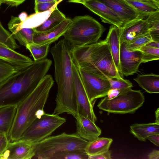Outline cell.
Masks as SVG:
<instances>
[{
  "label": "cell",
  "mask_w": 159,
  "mask_h": 159,
  "mask_svg": "<svg viewBox=\"0 0 159 159\" xmlns=\"http://www.w3.org/2000/svg\"><path fill=\"white\" fill-rule=\"evenodd\" d=\"M149 140L156 146H159V134H154L149 135L147 138Z\"/></svg>",
  "instance_id": "41"
},
{
  "label": "cell",
  "mask_w": 159,
  "mask_h": 159,
  "mask_svg": "<svg viewBox=\"0 0 159 159\" xmlns=\"http://www.w3.org/2000/svg\"><path fill=\"white\" fill-rule=\"evenodd\" d=\"M0 43L14 50L19 48L11 34L4 27L0 21Z\"/></svg>",
  "instance_id": "30"
},
{
  "label": "cell",
  "mask_w": 159,
  "mask_h": 159,
  "mask_svg": "<svg viewBox=\"0 0 159 159\" xmlns=\"http://www.w3.org/2000/svg\"><path fill=\"white\" fill-rule=\"evenodd\" d=\"M21 70L22 69L9 62L0 59V83Z\"/></svg>",
  "instance_id": "33"
},
{
  "label": "cell",
  "mask_w": 159,
  "mask_h": 159,
  "mask_svg": "<svg viewBox=\"0 0 159 159\" xmlns=\"http://www.w3.org/2000/svg\"><path fill=\"white\" fill-rule=\"evenodd\" d=\"M0 59L9 62L20 69L25 68L33 63L29 57L20 53L0 43Z\"/></svg>",
  "instance_id": "19"
},
{
  "label": "cell",
  "mask_w": 159,
  "mask_h": 159,
  "mask_svg": "<svg viewBox=\"0 0 159 159\" xmlns=\"http://www.w3.org/2000/svg\"><path fill=\"white\" fill-rule=\"evenodd\" d=\"M130 132L139 141H145L149 135L159 134V124L155 122L134 124L130 126Z\"/></svg>",
  "instance_id": "21"
},
{
  "label": "cell",
  "mask_w": 159,
  "mask_h": 159,
  "mask_svg": "<svg viewBox=\"0 0 159 159\" xmlns=\"http://www.w3.org/2000/svg\"><path fill=\"white\" fill-rule=\"evenodd\" d=\"M139 86L148 93H159V75L153 73L140 75L134 79Z\"/></svg>",
  "instance_id": "22"
},
{
  "label": "cell",
  "mask_w": 159,
  "mask_h": 159,
  "mask_svg": "<svg viewBox=\"0 0 159 159\" xmlns=\"http://www.w3.org/2000/svg\"><path fill=\"white\" fill-rule=\"evenodd\" d=\"M144 101V96L140 90L130 88L113 98L109 99L105 97L97 106L100 109L109 113L125 114L134 113Z\"/></svg>",
  "instance_id": "7"
},
{
  "label": "cell",
  "mask_w": 159,
  "mask_h": 159,
  "mask_svg": "<svg viewBox=\"0 0 159 159\" xmlns=\"http://www.w3.org/2000/svg\"><path fill=\"white\" fill-rule=\"evenodd\" d=\"M52 63L47 58L34 61L0 83V108L17 107L47 75Z\"/></svg>",
  "instance_id": "2"
},
{
  "label": "cell",
  "mask_w": 159,
  "mask_h": 159,
  "mask_svg": "<svg viewBox=\"0 0 159 159\" xmlns=\"http://www.w3.org/2000/svg\"><path fill=\"white\" fill-rule=\"evenodd\" d=\"M120 29L114 25L110 27L105 40L108 43L115 66L120 76L123 78L120 62Z\"/></svg>",
  "instance_id": "20"
},
{
  "label": "cell",
  "mask_w": 159,
  "mask_h": 159,
  "mask_svg": "<svg viewBox=\"0 0 159 159\" xmlns=\"http://www.w3.org/2000/svg\"><path fill=\"white\" fill-rule=\"evenodd\" d=\"M110 82L111 89H118L125 90L133 86L132 84L130 81L123 78L116 79L114 80L109 78H107Z\"/></svg>",
  "instance_id": "35"
},
{
  "label": "cell",
  "mask_w": 159,
  "mask_h": 159,
  "mask_svg": "<svg viewBox=\"0 0 159 159\" xmlns=\"http://www.w3.org/2000/svg\"><path fill=\"white\" fill-rule=\"evenodd\" d=\"M25 0H0V3H5L13 7H17L22 3Z\"/></svg>",
  "instance_id": "39"
},
{
  "label": "cell",
  "mask_w": 159,
  "mask_h": 159,
  "mask_svg": "<svg viewBox=\"0 0 159 159\" xmlns=\"http://www.w3.org/2000/svg\"><path fill=\"white\" fill-rule=\"evenodd\" d=\"M105 4L126 23L140 17H144L124 0H98Z\"/></svg>",
  "instance_id": "16"
},
{
  "label": "cell",
  "mask_w": 159,
  "mask_h": 159,
  "mask_svg": "<svg viewBox=\"0 0 159 159\" xmlns=\"http://www.w3.org/2000/svg\"><path fill=\"white\" fill-rule=\"evenodd\" d=\"M66 121L56 114L44 113L36 119L26 130L19 139L32 143L39 142L51 135Z\"/></svg>",
  "instance_id": "8"
},
{
  "label": "cell",
  "mask_w": 159,
  "mask_h": 159,
  "mask_svg": "<svg viewBox=\"0 0 159 159\" xmlns=\"http://www.w3.org/2000/svg\"><path fill=\"white\" fill-rule=\"evenodd\" d=\"M57 1V0H34L35 3L39 2H46Z\"/></svg>",
  "instance_id": "47"
},
{
  "label": "cell",
  "mask_w": 159,
  "mask_h": 159,
  "mask_svg": "<svg viewBox=\"0 0 159 159\" xmlns=\"http://www.w3.org/2000/svg\"><path fill=\"white\" fill-rule=\"evenodd\" d=\"M157 5L159 6V0H152Z\"/></svg>",
  "instance_id": "49"
},
{
  "label": "cell",
  "mask_w": 159,
  "mask_h": 159,
  "mask_svg": "<svg viewBox=\"0 0 159 159\" xmlns=\"http://www.w3.org/2000/svg\"><path fill=\"white\" fill-rule=\"evenodd\" d=\"M149 159H159V151L154 149L148 155Z\"/></svg>",
  "instance_id": "42"
},
{
  "label": "cell",
  "mask_w": 159,
  "mask_h": 159,
  "mask_svg": "<svg viewBox=\"0 0 159 159\" xmlns=\"http://www.w3.org/2000/svg\"><path fill=\"white\" fill-rule=\"evenodd\" d=\"M151 41V37L148 32L144 35L126 42V47L130 51L139 50Z\"/></svg>",
  "instance_id": "32"
},
{
  "label": "cell",
  "mask_w": 159,
  "mask_h": 159,
  "mask_svg": "<svg viewBox=\"0 0 159 159\" xmlns=\"http://www.w3.org/2000/svg\"><path fill=\"white\" fill-rule=\"evenodd\" d=\"M73 84L78 113L94 122L97 120L93 110V104L90 101L84 87L79 68L72 60Z\"/></svg>",
  "instance_id": "9"
},
{
  "label": "cell",
  "mask_w": 159,
  "mask_h": 159,
  "mask_svg": "<svg viewBox=\"0 0 159 159\" xmlns=\"http://www.w3.org/2000/svg\"><path fill=\"white\" fill-rule=\"evenodd\" d=\"M34 33V29L24 28L19 30L12 35L20 45L26 47L28 44L33 43Z\"/></svg>",
  "instance_id": "28"
},
{
  "label": "cell",
  "mask_w": 159,
  "mask_h": 159,
  "mask_svg": "<svg viewBox=\"0 0 159 159\" xmlns=\"http://www.w3.org/2000/svg\"><path fill=\"white\" fill-rule=\"evenodd\" d=\"M54 9L30 15L23 21H21L18 17L11 16L8 24V29L12 35L22 28L34 29L36 28L48 19Z\"/></svg>",
  "instance_id": "13"
},
{
  "label": "cell",
  "mask_w": 159,
  "mask_h": 159,
  "mask_svg": "<svg viewBox=\"0 0 159 159\" xmlns=\"http://www.w3.org/2000/svg\"><path fill=\"white\" fill-rule=\"evenodd\" d=\"M50 44L40 45L34 43L28 44L26 47L30 52L34 61H40L46 58L49 51Z\"/></svg>",
  "instance_id": "27"
},
{
  "label": "cell",
  "mask_w": 159,
  "mask_h": 159,
  "mask_svg": "<svg viewBox=\"0 0 159 159\" xmlns=\"http://www.w3.org/2000/svg\"><path fill=\"white\" fill-rule=\"evenodd\" d=\"M113 140L110 138H98L89 142L85 148V152L89 156L99 154L109 150Z\"/></svg>",
  "instance_id": "24"
},
{
  "label": "cell",
  "mask_w": 159,
  "mask_h": 159,
  "mask_svg": "<svg viewBox=\"0 0 159 159\" xmlns=\"http://www.w3.org/2000/svg\"><path fill=\"white\" fill-rule=\"evenodd\" d=\"M79 70L88 98L93 104L94 101L97 99L107 96L108 91L111 89L110 82L107 78L79 68Z\"/></svg>",
  "instance_id": "10"
},
{
  "label": "cell",
  "mask_w": 159,
  "mask_h": 159,
  "mask_svg": "<svg viewBox=\"0 0 159 159\" xmlns=\"http://www.w3.org/2000/svg\"><path fill=\"white\" fill-rule=\"evenodd\" d=\"M149 22L147 17H140L125 24L120 29V42H128L148 32Z\"/></svg>",
  "instance_id": "14"
},
{
  "label": "cell",
  "mask_w": 159,
  "mask_h": 159,
  "mask_svg": "<svg viewBox=\"0 0 159 159\" xmlns=\"http://www.w3.org/2000/svg\"><path fill=\"white\" fill-rule=\"evenodd\" d=\"M111 152L108 150L102 153L95 155L89 156V159H111Z\"/></svg>",
  "instance_id": "38"
},
{
  "label": "cell",
  "mask_w": 159,
  "mask_h": 159,
  "mask_svg": "<svg viewBox=\"0 0 159 159\" xmlns=\"http://www.w3.org/2000/svg\"><path fill=\"white\" fill-rule=\"evenodd\" d=\"M71 52L72 61L79 69L103 78H122L115 66L105 40L95 44L72 47Z\"/></svg>",
  "instance_id": "4"
},
{
  "label": "cell",
  "mask_w": 159,
  "mask_h": 159,
  "mask_svg": "<svg viewBox=\"0 0 159 159\" xmlns=\"http://www.w3.org/2000/svg\"><path fill=\"white\" fill-rule=\"evenodd\" d=\"M89 142L75 133L63 132L50 136L39 142L33 143L34 156L32 159H51L54 156L66 151H85Z\"/></svg>",
  "instance_id": "5"
},
{
  "label": "cell",
  "mask_w": 159,
  "mask_h": 159,
  "mask_svg": "<svg viewBox=\"0 0 159 159\" xmlns=\"http://www.w3.org/2000/svg\"><path fill=\"white\" fill-rule=\"evenodd\" d=\"M66 18L56 6L48 19L41 25L34 28V30L39 33L46 32L57 26Z\"/></svg>",
  "instance_id": "25"
},
{
  "label": "cell",
  "mask_w": 159,
  "mask_h": 159,
  "mask_svg": "<svg viewBox=\"0 0 159 159\" xmlns=\"http://www.w3.org/2000/svg\"><path fill=\"white\" fill-rule=\"evenodd\" d=\"M75 118L76 127L75 133L80 138L90 142L98 138L101 134L100 129L89 119L79 113Z\"/></svg>",
  "instance_id": "18"
},
{
  "label": "cell",
  "mask_w": 159,
  "mask_h": 159,
  "mask_svg": "<svg viewBox=\"0 0 159 159\" xmlns=\"http://www.w3.org/2000/svg\"><path fill=\"white\" fill-rule=\"evenodd\" d=\"M34 156L33 143L19 139L10 142L0 159H32Z\"/></svg>",
  "instance_id": "15"
},
{
  "label": "cell",
  "mask_w": 159,
  "mask_h": 159,
  "mask_svg": "<svg viewBox=\"0 0 159 159\" xmlns=\"http://www.w3.org/2000/svg\"><path fill=\"white\" fill-rule=\"evenodd\" d=\"M72 47L64 39L60 40L50 51L54 62V77L57 86L53 114L64 113L75 117L78 114L73 79Z\"/></svg>",
  "instance_id": "1"
},
{
  "label": "cell",
  "mask_w": 159,
  "mask_h": 159,
  "mask_svg": "<svg viewBox=\"0 0 159 159\" xmlns=\"http://www.w3.org/2000/svg\"><path fill=\"white\" fill-rule=\"evenodd\" d=\"M155 123L159 124V108H158L155 112Z\"/></svg>",
  "instance_id": "45"
},
{
  "label": "cell",
  "mask_w": 159,
  "mask_h": 159,
  "mask_svg": "<svg viewBox=\"0 0 159 159\" xmlns=\"http://www.w3.org/2000/svg\"><path fill=\"white\" fill-rule=\"evenodd\" d=\"M51 159H89V155L84 151H68L58 153Z\"/></svg>",
  "instance_id": "31"
},
{
  "label": "cell",
  "mask_w": 159,
  "mask_h": 159,
  "mask_svg": "<svg viewBox=\"0 0 159 159\" xmlns=\"http://www.w3.org/2000/svg\"><path fill=\"white\" fill-rule=\"evenodd\" d=\"M139 1L143 2H148V3H154L156 4L158 6H159L157 5L155 2H154L152 0H137Z\"/></svg>",
  "instance_id": "48"
},
{
  "label": "cell",
  "mask_w": 159,
  "mask_h": 159,
  "mask_svg": "<svg viewBox=\"0 0 159 159\" xmlns=\"http://www.w3.org/2000/svg\"><path fill=\"white\" fill-rule=\"evenodd\" d=\"M82 4L99 16L104 23L114 25L120 29L124 25L123 21L118 16L99 0H89Z\"/></svg>",
  "instance_id": "12"
},
{
  "label": "cell",
  "mask_w": 159,
  "mask_h": 159,
  "mask_svg": "<svg viewBox=\"0 0 159 159\" xmlns=\"http://www.w3.org/2000/svg\"><path fill=\"white\" fill-rule=\"evenodd\" d=\"M145 45L152 48H159V42L152 40Z\"/></svg>",
  "instance_id": "43"
},
{
  "label": "cell",
  "mask_w": 159,
  "mask_h": 159,
  "mask_svg": "<svg viewBox=\"0 0 159 159\" xmlns=\"http://www.w3.org/2000/svg\"><path fill=\"white\" fill-rule=\"evenodd\" d=\"M71 22L72 19L66 18L57 26L46 32L39 33L34 31L33 42L40 45H50L63 36Z\"/></svg>",
  "instance_id": "17"
},
{
  "label": "cell",
  "mask_w": 159,
  "mask_h": 159,
  "mask_svg": "<svg viewBox=\"0 0 159 159\" xmlns=\"http://www.w3.org/2000/svg\"><path fill=\"white\" fill-rule=\"evenodd\" d=\"M142 53L139 50L130 51L126 47V42L120 43V62L122 75L127 76L138 71L142 63Z\"/></svg>",
  "instance_id": "11"
},
{
  "label": "cell",
  "mask_w": 159,
  "mask_h": 159,
  "mask_svg": "<svg viewBox=\"0 0 159 159\" xmlns=\"http://www.w3.org/2000/svg\"><path fill=\"white\" fill-rule=\"evenodd\" d=\"M139 50L142 53V63L159 59V48H152L145 45Z\"/></svg>",
  "instance_id": "34"
},
{
  "label": "cell",
  "mask_w": 159,
  "mask_h": 159,
  "mask_svg": "<svg viewBox=\"0 0 159 159\" xmlns=\"http://www.w3.org/2000/svg\"><path fill=\"white\" fill-rule=\"evenodd\" d=\"M8 136L0 131V158L10 142Z\"/></svg>",
  "instance_id": "37"
},
{
  "label": "cell",
  "mask_w": 159,
  "mask_h": 159,
  "mask_svg": "<svg viewBox=\"0 0 159 159\" xmlns=\"http://www.w3.org/2000/svg\"><path fill=\"white\" fill-rule=\"evenodd\" d=\"M144 17L159 12V6L154 3L137 0H124Z\"/></svg>",
  "instance_id": "26"
},
{
  "label": "cell",
  "mask_w": 159,
  "mask_h": 159,
  "mask_svg": "<svg viewBox=\"0 0 159 159\" xmlns=\"http://www.w3.org/2000/svg\"><path fill=\"white\" fill-rule=\"evenodd\" d=\"M27 17V13L25 12H22L19 14L18 17L21 21H23L25 20Z\"/></svg>",
  "instance_id": "44"
},
{
  "label": "cell",
  "mask_w": 159,
  "mask_h": 159,
  "mask_svg": "<svg viewBox=\"0 0 159 159\" xmlns=\"http://www.w3.org/2000/svg\"><path fill=\"white\" fill-rule=\"evenodd\" d=\"M149 22L148 33L152 40L159 42V12L147 17Z\"/></svg>",
  "instance_id": "29"
},
{
  "label": "cell",
  "mask_w": 159,
  "mask_h": 159,
  "mask_svg": "<svg viewBox=\"0 0 159 159\" xmlns=\"http://www.w3.org/2000/svg\"><path fill=\"white\" fill-rule=\"evenodd\" d=\"M125 90L118 89H110L107 93V97L109 99L113 98L117 96L120 93Z\"/></svg>",
  "instance_id": "40"
},
{
  "label": "cell",
  "mask_w": 159,
  "mask_h": 159,
  "mask_svg": "<svg viewBox=\"0 0 159 159\" xmlns=\"http://www.w3.org/2000/svg\"><path fill=\"white\" fill-rule=\"evenodd\" d=\"M105 28L89 15L78 16L63 35L72 48L95 44L105 31Z\"/></svg>",
  "instance_id": "6"
},
{
  "label": "cell",
  "mask_w": 159,
  "mask_h": 159,
  "mask_svg": "<svg viewBox=\"0 0 159 159\" xmlns=\"http://www.w3.org/2000/svg\"><path fill=\"white\" fill-rule=\"evenodd\" d=\"M54 83L52 76L47 74L17 107L16 113L9 134L10 142L19 139L31 124L44 114V107Z\"/></svg>",
  "instance_id": "3"
},
{
  "label": "cell",
  "mask_w": 159,
  "mask_h": 159,
  "mask_svg": "<svg viewBox=\"0 0 159 159\" xmlns=\"http://www.w3.org/2000/svg\"><path fill=\"white\" fill-rule=\"evenodd\" d=\"M89 0H68L69 2L76 3L82 4Z\"/></svg>",
  "instance_id": "46"
},
{
  "label": "cell",
  "mask_w": 159,
  "mask_h": 159,
  "mask_svg": "<svg viewBox=\"0 0 159 159\" xmlns=\"http://www.w3.org/2000/svg\"><path fill=\"white\" fill-rule=\"evenodd\" d=\"M1 5V3H0V6Z\"/></svg>",
  "instance_id": "50"
},
{
  "label": "cell",
  "mask_w": 159,
  "mask_h": 159,
  "mask_svg": "<svg viewBox=\"0 0 159 159\" xmlns=\"http://www.w3.org/2000/svg\"><path fill=\"white\" fill-rule=\"evenodd\" d=\"M62 0L35 3L34 10L35 13L42 12L54 9Z\"/></svg>",
  "instance_id": "36"
},
{
  "label": "cell",
  "mask_w": 159,
  "mask_h": 159,
  "mask_svg": "<svg viewBox=\"0 0 159 159\" xmlns=\"http://www.w3.org/2000/svg\"><path fill=\"white\" fill-rule=\"evenodd\" d=\"M17 110V106H10L0 108V131L9 134Z\"/></svg>",
  "instance_id": "23"
}]
</instances>
